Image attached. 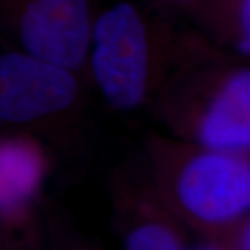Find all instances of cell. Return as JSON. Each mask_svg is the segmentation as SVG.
Returning <instances> with one entry per match:
<instances>
[{
	"label": "cell",
	"instance_id": "cell-1",
	"mask_svg": "<svg viewBox=\"0 0 250 250\" xmlns=\"http://www.w3.org/2000/svg\"><path fill=\"white\" fill-rule=\"evenodd\" d=\"M149 107L174 138L250 153L249 60L199 31L181 32L174 64Z\"/></svg>",
	"mask_w": 250,
	"mask_h": 250
},
{
	"label": "cell",
	"instance_id": "cell-2",
	"mask_svg": "<svg viewBox=\"0 0 250 250\" xmlns=\"http://www.w3.org/2000/svg\"><path fill=\"white\" fill-rule=\"evenodd\" d=\"M145 171L172 214L223 235L248 217L250 153L221 150L168 134L145 138Z\"/></svg>",
	"mask_w": 250,
	"mask_h": 250
},
{
	"label": "cell",
	"instance_id": "cell-3",
	"mask_svg": "<svg viewBox=\"0 0 250 250\" xmlns=\"http://www.w3.org/2000/svg\"><path fill=\"white\" fill-rule=\"evenodd\" d=\"M181 32L131 1L95 14L86 81L117 111L149 107L178 52Z\"/></svg>",
	"mask_w": 250,
	"mask_h": 250
},
{
	"label": "cell",
	"instance_id": "cell-4",
	"mask_svg": "<svg viewBox=\"0 0 250 250\" xmlns=\"http://www.w3.org/2000/svg\"><path fill=\"white\" fill-rule=\"evenodd\" d=\"M83 85L78 72L57 62L18 49L0 52V121L27 132L65 121L78 113Z\"/></svg>",
	"mask_w": 250,
	"mask_h": 250
},
{
	"label": "cell",
	"instance_id": "cell-5",
	"mask_svg": "<svg viewBox=\"0 0 250 250\" xmlns=\"http://www.w3.org/2000/svg\"><path fill=\"white\" fill-rule=\"evenodd\" d=\"M95 14L92 0H0V17L16 49L64 65L85 81Z\"/></svg>",
	"mask_w": 250,
	"mask_h": 250
},
{
	"label": "cell",
	"instance_id": "cell-6",
	"mask_svg": "<svg viewBox=\"0 0 250 250\" xmlns=\"http://www.w3.org/2000/svg\"><path fill=\"white\" fill-rule=\"evenodd\" d=\"M49 168V152L36 135H0V220L16 223L27 215Z\"/></svg>",
	"mask_w": 250,
	"mask_h": 250
},
{
	"label": "cell",
	"instance_id": "cell-7",
	"mask_svg": "<svg viewBox=\"0 0 250 250\" xmlns=\"http://www.w3.org/2000/svg\"><path fill=\"white\" fill-rule=\"evenodd\" d=\"M121 203L126 206L125 250H185L178 227L154 190L145 171V178L123 171L118 177Z\"/></svg>",
	"mask_w": 250,
	"mask_h": 250
},
{
	"label": "cell",
	"instance_id": "cell-8",
	"mask_svg": "<svg viewBox=\"0 0 250 250\" xmlns=\"http://www.w3.org/2000/svg\"><path fill=\"white\" fill-rule=\"evenodd\" d=\"M190 13L206 39L249 60L250 0H199Z\"/></svg>",
	"mask_w": 250,
	"mask_h": 250
},
{
	"label": "cell",
	"instance_id": "cell-9",
	"mask_svg": "<svg viewBox=\"0 0 250 250\" xmlns=\"http://www.w3.org/2000/svg\"><path fill=\"white\" fill-rule=\"evenodd\" d=\"M164 1H167L168 4H172V6H178V7H182V9H187L188 11H190L199 0H164Z\"/></svg>",
	"mask_w": 250,
	"mask_h": 250
},
{
	"label": "cell",
	"instance_id": "cell-10",
	"mask_svg": "<svg viewBox=\"0 0 250 250\" xmlns=\"http://www.w3.org/2000/svg\"><path fill=\"white\" fill-rule=\"evenodd\" d=\"M197 250H227L223 248V245L217 243V242H210V243H206L203 246H200Z\"/></svg>",
	"mask_w": 250,
	"mask_h": 250
}]
</instances>
